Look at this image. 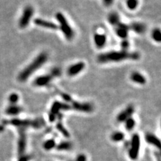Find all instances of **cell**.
Masks as SVG:
<instances>
[{
    "instance_id": "1f68e13d",
    "label": "cell",
    "mask_w": 161,
    "mask_h": 161,
    "mask_svg": "<svg viewBox=\"0 0 161 161\" xmlns=\"http://www.w3.org/2000/svg\"><path fill=\"white\" fill-rule=\"evenodd\" d=\"M51 75L53 78H55L56 77H58V76L61 75V70L58 69H54L52 72H51Z\"/></svg>"
},
{
    "instance_id": "484cf974",
    "label": "cell",
    "mask_w": 161,
    "mask_h": 161,
    "mask_svg": "<svg viewBox=\"0 0 161 161\" xmlns=\"http://www.w3.org/2000/svg\"><path fill=\"white\" fill-rule=\"evenodd\" d=\"M125 128L127 131L130 132L133 130V129L136 126V120L132 117L129 118L125 121Z\"/></svg>"
},
{
    "instance_id": "ac0fdd59",
    "label": "cell",
    "mask_w": 161,
    "mask_h": 161,
    "mask_svg": "<svg viewBox=\"0 0 161 161\" xmlns=\"http://www.w3.org/2000/svg\"><path fill=\"white\" fill-rule=\"evenodd\" d=\"M130 79L137 84L145 85L146 83V79L139 72H134L130 75Z\"/></svg>"
},
{
    "instance_id": "44dd1931",
    "label": "cell",
    "mask_w": 161,
    "mask_h": 161,
    "mask_svg": "<svg viewBox=\"0 0 161 161\" xmlns=\"http://www.w3.org/2000/svg\"><path fill=\"white\" fill-rule=\"evenodd\" d=\"M125 138V134L123 133L122 132L120 131H116L114 132V133H112L111 134V136H110V139L114 142H122Z\"/></svg>"
},
{
    "instance_id": "9c48e42d",
    "label": "cell",
    "mask_w": 161,
    "mask_h": 161,
    "mask_svg": "<svg viewBox=\"0 0 161 161\" xmlns=\"http://www.w3.org/2000/svg\"><path fill=\"white\" fill-rule=\"evenodd\" d=\"M134 107L133 106H128L126 108L121 111L119 114L117 115L116 120L120 123L124 122L127 119L132 116L134 113Z\"/></svg>"
},
{
    "instance_id": "3957f363",
    "label": "cell",
    "mask_w": 161,
    "mask_h": 161,
    "mask_svg": "<svg viewBox=\"0 0 161 161\" xmlns=\"http://www.w3.org/2000/svg\"><path fill=\"white\" fill-rule=\"evenodd\" d=\"M56 18L59 24V28L68 40H71L74 37V31L70 26L67 19L63 13L58 12L56 14Z\"/></svg>"
},
{
    "instance_id": "836d02e7",
    "label": "cell",
    "mask_w": 161,
    "mask_h": 161,
    "mask_svg": "<svg viewBox=\"0 0 161 161\" xmlns=\"http://www.w3.org/2000/svg\"><path fill=\"white\" fill-rule=\"evenodd\" d=\"M30 157L29 155H21L20 157L19 158L18 161H30Z\"/></svg>"
},
{
    "instance_id": "4316f807",
    "label": "cell",
    "mask_w": 161,
    "mask_h": 161,
    "mask_svg": "<svg viewBox=\"0 0 161 161\" xmlns=\"http://www.w3.org/2000/svg\"><path fill=\"white\" fill-rule=\"evenodd\" d=\"M138 0H126L127 7L130 10H134L138 6Z\"/></svg>"
},
{
    "instance_id": "e0dca14e",
    "label": "cell",
    "mask_w": 161,
    "mask_h": 161,
    "mask_svg": "<svg viewBox=\"0 0 161 161\" xmlns=\"http://www.w3.org/2000/svg\"><path fill=\"white\" fill-rule=\"evenodd\" d=\"M129 27L130 29L134 31L135 33L138 34H142L145 32L146 30L145 25L143 23H141V22H133Z\"/></svg>"
},
{
    "instance_id": "4dcf8cb0",
    "label": "cell",
    "mask_w": 161,
    "mask_h": 161,
    "mask_svg": "<svg viewBox=\"0 0 161 161\" xmlns=\"http://www.w3.org/2000/svg\"><path fill=\"white\" fill-rule=\"evenodd\" d=\"M75 161H87V157L85 154H79L76 157Z\"/></svg>"
},
{
    "instance_id": "d4e9b609",
    "label": "cell",
    "mask_w": 161,
    "mask_h": 161,
    "mask_svg": "<svg viewBox=\"0 0 161 161\" xmlns=\"http://www.w3.org/2000/svg\"><path fill=\"white\" fill-rule=\"evenodd\" d=\"M56 129H57V130L60 132V133H61L63 136L67 138H69L70 137V135L69 134V131H68L65 127L63 126V124H62L61 121H59L56 124Z\"/></svg>"
},
{
    "instance_id": "52a82bcc",
    "label": "cell",
    "mask_w": 161,
    "mask_h": 161,
    "mask_svg": "<svg viewBox=\"0 0 161 161\" xmlns=\"http://www.w3.org/2000/svg\"><path fill=\"white\" fill-rule=\"evenodd\" d=\"M19 130V138L18 141V152L19 155L24 154L27 145V138L26 134V129Z\"/></svg>"
},
{
    "instance_id": "5b68a950",
    "label": "cell",
    "mask_w": 161,
    "mask_h": 161,
    "mask_svg": "<svg viewBox=\"0 0 161 161\" xmlns=\"http://www.w3.org/2000/svg\"><path fill=\"white\" fill-rule=\"evenodd\" d=\"M71 109L70 106L67 103H61L58 101H55L54 102L52 106L50 109V114L49 115V119L50 122H53L56 119V116L60 114V112L61 110H69Z\"/></svg>"
},
{
    "instance_id": "ba28073f",
    "label": "cell",
    "mask_w": 161,
    "mask_h": 161,
    "mask_svg": "<svg viewBox=\"0 0 161 161\" xmlns=\"http://www.w3.org/2000/svg\"><path fill=\"white\" fill-rule=\"evenodd\" d=\"M70 107H71V109H75L77 112H85V113H90L94 110V107H93L91 103H81L78 102V101H72Z\"/></svg>"
},
{
    "instance_id": "83f0119b",
    "label": "cell",
    "mask_w": 161,
    "mask_h": 161,
    "mask_svg": "<svg viewBox=\"0 0 161 161\" xmlns=\"http://www.w3.org/2000/svg\"><path fill=\"white\" fill-rule=\"evenodd\" d=\"M152 37L154 41L157 42H160L161 41V32L159 28H155V29L152 31Z\"/></svg>"
},
{
    "instance_id": "4fadbf2b",
    "label": "cell",
    "mask_w": 161,
    "mask_h": 161,
    "mask_svg": "<svg viewBox=\"0 0 161 161\" xmlns=\"http://www.w3.org/2000/svg\"><path fill=\"white\" fill-rule=\"evenodd\" d=\"M8 124L13 126H16L18 129H26L28 127H31L32 120H20V119H12L7 121Z\"/></svg>"
},
{
    "instance_id": "8fae6325",
    "label": "cell",
    "mask_w": 161,
    "mask_h": 161,
    "mask_svg": "<svg viewBox=\"0 0 161 161\" xmlns=\"http://www.w3.org/2000/svg\"><path fill=\"white\" fill-rule=\"evenodd\" d=\"M85 67V64L83 62H78V63L73 64L70 66L67 69V74L70 77H74L77 75L79 73L83 71V70Z\"/></svg>"
},
{
    "instance_id": "d6986e66",
    "label": "cell",
    "mask_w": 161,
    "mask_h": 161,
    "mask_svg": "<svg viewBox=\"0 0 161 161\" xmlns=\"http://www.w3.org/2000/svg\"><path fill=\"white\" fill-rule=\"evenodd\" d=\"M22 111V108L18 105H10L6 109H5V114L9 115H19Z\"/></svg>"
},
{
    "instance_id": "5bb4252c",
    "label": "cell",
    "mask_w": 161,
    "mask_h": 161,
    "mask_svg": "<svg viewBox=\"0 0 161 161\" xmlns=\"http://www.w3.org/2000/svg\"><path fill=\"white\" fill-rule=\"evenodd\" d=\"M34 24L41 28H46L50 30H56L58 28V25L50 21H47L41 18H36L34 19Z\"/></svg>"
},
{
    "instance_id": "7c38bea8",
    "label": "cell",
    "mask_w": 161,
    "mask_h": 161,
    "mask_svg": "<svg viewBox=\"0 0 161 161\" xmlns=\"http://www.w3.org/2000/svg\"><path fill=\"white\" fill-rule=\"evenodd\" d=\"M115 28V33H116L117 36L118 37L121 38V39H126V38L128 37V34H129V30H130V27L128 25H126L125 24L120 23L118 24Z\"/></svg>"
},
{
    "instance_id": "277c9868",
    "label": "cell",
    "mask_w": 161,
    "mask_h": 161,
    "mask_svg": "<svg viewBox=\"0 0 161 161\" xmlns=\"http://www.w3.org/2000/svg\"><path fill=\"white\" fill-rule=\"evenodd\" d=\"M141 140L140 136L138 134H134L131 138L128 148V157L132 160H136L139 157L140 150Z\"/></svg>"
},
{
    "instance_id": "f546056e",
    "label": "cell",
    "mask_w": 161,
    "mask_h": 161,
    "mask_svg": "<svg viewBox=\"0 0 161 161\" xmlns=\"http://www.w3.org/2000/svg\"><path fill=\"white\" fill-rule=\"evenodd\" d=\"M121 46L122 50L124 51H128V48L130 47V42L126 40V39H124L121 43Z\"/></svg>"
},
{
    "instance_id": "30bf717a",
    "label": "cell",
    "mask_w": 161,
    "mask_h": 161,
    "mask_svg": "<svg viewBox=\"0 0 161 161\" xmlns=\"http://www.w3.org/2000/svg\"><path fill=\"white\" fill-rule=\"evenodd\" d=\"M53 77L51 75H44L36 77L33 81V85L36 87H42L49 85L52 81Z\"/></svg>"
},
{
    "instance_id": "cb8c5ba5",
    "label": "cell",
    "mask_w": 161,
    "mask_h": 161,
    "mask_svg": "<svg viewBox=\"0 0 161 161\" xmlns=\"http://www.w3.org/2000/svg\"><path fill=\"white\" fill-rule=\"evenodd\" d=\"M45 125H46V122H45L44 120L41 118H38L35 120H32L31 127L36 130H40L44 127Z\"/></svg>"
},
{
    "instance_id": "6da1fadb",
    "label": "cell",
    "mask_w": 161,
    "mask_h": 161,
    "mask_svg": "<svg viewBox=\"0 0 161 161\" xmlns=\"http://www.w3.org/2000/svg\"><path fill=\"white\" fill-rule=\"evenodd\" d=\"M140 58V55L138 52L120 50L101 54L98 56L97 61L100 63H118L126 60H138Z\"/></svg>"
},
{
    "instance_id": "2e32d148",
    "label": "cell",
    "mask_w": 161,
    "mask_h": 161,
    "mask_svg": "<svg viewBox=\"0 0 161 161\" xmlns=\"http://www.w3.org/2000/svg\"><path fill=\"white\" fill-rule=\"evenodd\" d=\"M94 40L95 46L97 48H103L107 42L106 34L102 33H95L94 36Z\"/></svg>"
},
{
    "instance_id": "8992f818",
    "label": "cell",
    "mask_w": 161,
    "mask_h": 161,
    "mask_svg": "<svg viewBox=\"0 0 161 161\" xmlns=\"http://www.w3.org/2000/svg\"><path fill=\"white\" fill-rule=\"evenodd\" d=\"M34 14V9L32 6H27L25 7L23 11V13L22 14L21 18H19V26L20 28H26L30 22L31 18H32Z\"/></svg>"
},
{
    "instance_id": "7402d4cb",
    "label": "cell",
    "mask_w": 161,
    "mask_h": 161,
    "mask_svg": "<svg viewBox=\"0 0 161 161\" xmlns=\"http://www.w3.org/2000/svg\"><path fill=\"white\" fill-rule=\"evenodd\" d=\"M73 147L72 143L69 141H63L56 145V148L58 151H69Z\"/></svg>"
},
{
    "instance_id": "ffe728a7",
    "label": "cell",
    "mask_w": 161,
    "mask_h": 161,
    "mask_svg": "<svg viewBox=\"0 0 161 161\" xmlns=\"http://www.w3.org/2000/svg\"><path fill=\"white\" fill-rule=\"evenodd\" d=\"M107 20L112 26L115 27L118 24L120 23V16L116 12H112L107 16Z\"/></svg>"
},
{
    "instance_id": "9a60e30c",
    "label": "cell",
    "mask_w": 161,
    "mask_h": 161,
    "mask_svg": "<svg viewBox=\"0 0 161 161\" xmlns=\"http://www.w3.org/2000/svg\"><path fill=\"white\" fill-rule=\"evenodd\" d=\"M145 140L146 141L148 145H151L154 147L158 148L159 150L160 149L161 143L160 140L157 136H155L154 134L152 133H147L145 135Z\"/></svg>"
},
{
    "instance_id": "7a4b0ae2",
    "label": "cell",
    "mask_w": 161,
    "mask_h": 161,
    "mask_svg": "<svg viewBox=\"0 0 161 161\" xmlns=\"http://www.w3.org/2000/svg\"><path fill=\"white\" fill-rule=\"evenodd\" d=\"M48 60V55L46 52H41L40 55L34 59L18 75V80L20 82L26 81L34 73L40 69Z\"/></svg>"
},
{
    "instance_id": "603a6c76",
    "label": "cell",
    "mask_w": 161,
    "mask_h": 161,
    "mask_svg": "<svg viewBox=\"0 0 161 161\" xmlns=\"http://www.w3.org/2000/svg\"><path fill=\"white\" fill-rule=\"evenodd\" d=\"M56 141L53 138H50V139H48L44 141L43 145H42V147L46 151H52L54 148H56Z\"/></svg>"
},
{
    "instance_id": "e575fe53",
    "label": "cell",
    "mask_w": 161,
    "mask_h": 161,
    "mask_svg": "<svg viewBox=\"0 0 161 161\" xmlns=\"http://www.w3.org/2000/svg\"><path fill=\"white\" fill-rule=\"evenodd\" d=\"M103 2L106 6H110L114 3V0H103Z\"/></svg>"
},
{
    "instance_id": "f1b7e54d",
    "label": "cell",
    "mask_w": 161,
    "mask_h": 161,
    "mask_svg": "<svg viewBox=\"0 0 161 161\" xmlns=\"http://www.w3.org/2000/svg\"><path fill=\"white\" fill-rule=\"evenodd\" d=\"M8 100L10 103V105H16L17 102L19 100V95L16 93H13V94L10 95Z\"/></svg>"
},
{
    "instance_id": "d6a6232c",
    "label": "cell",
    "mask_w": 161,
    "mask_h": 161,
    "mask_svg": "<svg viewBox=\"0 0 161 161\" xmlns=\"http://www.w3.org/2000/svg\"><path fill=\"white\" fill-rule=\"evenodd\" d=\"M62 97H63V100L66 101V102H72V98L69 95L66 94H62Z\"/></svg>"
}]
</instances>
